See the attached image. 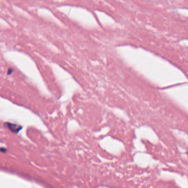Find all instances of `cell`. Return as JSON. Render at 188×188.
<instances>
[{
  "label": "cell",
  "mask_w": 188,
  "mask_h": 188,
  "mask_svg": "<svg viewBox=\"0 0 188 188\" xmlns=\"http://www.w3.org/2000/svg\"><path fill=\"white\" fill-rule=\"evenodd\" d=\"M6 125H7V127H8L11 130V131L13 132H16V133H17L18 132H19V130L21 129H22V127H21L20 126L13 124V123H6Z\"/></svg>",
  "instance_id": "obj_1"
}]
</instances>
